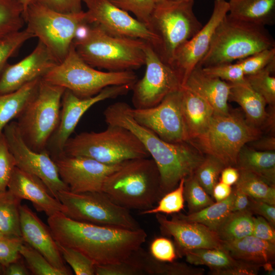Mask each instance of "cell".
I'll return each mask as SVG.
<instances>
[{
    "label": "cell",
    "instance_id": "obj_1",
    "mask_svg": "<svg viewBox=\"0 0 275 275\" xmlns=\"http://www.w3.org/2000/svg\"><path fill=\"white\" fill-rule=\"evenodd\" d=\"M47 223L57 243L79 251L96 265L126 259L147 237L142 228L133 230L81 222L62 212L48 216Z\"/></svg>",
    "mask_w": 275,
    "mask_h": 275
},
{
    "label": "cell",
    "instance_id": "obj_2",
    "mask_svg": "<svg viewBox=\"0 0 275 275\" xmlns=\"http://www.w3.org/2000/svg\"><path fill=\"white\" fill-rule=\"evenodd\" d=\"M131 108L124 102L112 104L103 112L105 121L127 129L140 140L158 169L164 194L181 179L193 174L204 157L186 143H171L160 139L134 119Z\"/></svg>",
    "mask_w": 275,
    "mask_h": 275
},
{
    "label": "cell",
    "instance_id": "obj_3",
    "mask_svg": "<svg viewBox=\"0 0 275 275\" xmlns=\"http://www.w3.org/2000/svg\"><path fill=\"white\" fill-rule=\"evenodd\" d=\"M147 43L113 35L92 23L79 29L73 45L78 56L92 67L121 71L136 70L145 65Z\"/></svg>",
    "mask_w": 275,
    "mask_h": 275
},
{
    "label": "cell",
    "instance_id": "obj_4",
    "mask_svg": "<svg viewBox=\"0 0 275 275\" xmlns=\"http://www.w3.org/2000/svg\"><path fill=\"white\" fill-rule=\"evenodd\" d=\"M102 191L116 204L140 211L154 207L163 195L158 169L151 157L123 162L106 178Z\"/></svg>",
    "mask_w": 275,
    "mask_h": 275
},
{
    "label": "cell",
    "instance_id": "obj_5",
    "mask_svg": "<svg viewBox=\"0 0 275 275\" xmlns=\"http://www.w3.org/2000/svg\"><path fill=\"white\" fill-rule=\"evenodd\" d=\"M274 47V39L265 26L233 18L228 13L217 25L207 52L196 67L232 63Z\"/></svg>",
    "mask_w": 275,
    "mask_h": 275
},
{
    "label": "cell",
    "instance_id": "obj_6",
    "mask_svg": "<svg viewBox=\"0 0 275 275\" xmlns=\"http://www.w3.org/2000/svg\"><path fill=\"white\" fill-rule=\"evenodd\" d=\"M63 154L88 157L107 165L150 157L142 143L131 131L110 124L101 132H84L70 138L64 146Z\"/></svg>",
    "mask_w": 275,
    "mask_h": 275
},
{
    "label": "cell",
    "instance_id": "obj_7",
    "mask_svg": "<svg viewBox=\"0 0 275 275\" xmlns=\"http://www.w3.org/2000/svg\"><path fill=\"white\" fill-rule=\"evenodd\" d=\"M194 0H155L149 29L158 38L155 52L171 65L178 49L203 26L195 15Z\"/></svg>",
    "mask_w": 275,
    "mask_h": 275
},
{
    "label": "cell",
    "instance_id": "obj_8",
    "mask_svg": "<svg viewBox=\"0 0 275 275\" xmlns=\"http://www.w3.org/2000/svg\"><path fill=\"white\" fill-rule=\"evenodd\" d=\"M41 78L85 98L94 96L109 86L133 85L138 76L133 70L103 72L96 70L78 56L72 43L64 60Z\"/></svg>",
    "mask_w": 275,
    "mask_h": 275
},
{
    "label": "cell",
    "instance_id": "obj_9",
    "mask_svg": "<svg viewBox=\"0 0 275 275\" xmlns=\"http://www.w3.org/2000/svg\"><path fill=\"white\" fill-rule=\"evenodd\" d=\"M26 28L62 62L68 54L79 29L88 23L86 11L64 13L38 1L30 4L24 13Z\"/></svg>",
    "mask_w": 275,
    "mask_h": 275
},
{
    "label": "cell",
    "instance_id": "obj_10",
    "mask_svg": "<svg viewBox=\"0 0 275 275\" xmlns=\"http://www.w3.org/2000/svg\"><path fill=\"white\" fill-rule=\"evenodd\" d=\"M65 89L40 80L38 90L17 121L25 143L37 152L46 150L59 122L61 100Z\"/></svg>",
    "mask_w": 275,
    "mask_h": 275
},
{
    "label": "cell",
    "instance_id": "obj_11",
    "mask_svg": "<svg viewBox=\"0 0 275 275\" xmlns=\"http://www.w3.org/2000/svg\"><path fill=\"white\" fill-rule=\"evenodd\" d=\"M57 198L63 206L62 213L73 220L128 230L141 228L130 210L116 204L102 191L65 190L58 193Z\"/></svg>",
    "mask_w": 275,
    "mask_h": 275
},
{
    "label": "cell",
    "instance_id": "obj_12",
    "mask_svg": "<svg viewBox=\"0 0 275 275\" xmlns=\"http://www.w3.org/2000/svg\"><path fill=\"white\" fill-rule=\"evenodd\" d=\"M259 134L256 127L238 115L214 113L207 129L196 139L207 155L217 158L225 167H235L241 149Z\"/></svg>",
    "mask_w": 275,
    "mask_h": 275
},
{
    "label": "cell",
    "instance_id": "obj_13",
    "mask_svg": "<svg viewBox=\"0 0 275 275\" xmlns=\"http://www.w3.org/2000/svg\"><path fill=\"white\" fill-rule=\"evenodd\" d=\"M146 70L132 87L133 108H147L158 104L169 94L182 87L178 73L164 63L148 42L145 47Z\"/></svg>",
    "mask_w": 275,
    "mask_h": 275
},
{
    "label": "cell",
    "instance_id": "obj_14",
    "mask_svg": "<svg viewBox=\"0 0 275 275\" xmlns=\"http://www.w3.org/2000/svg\"><path fill=\"white\" fill-rule=\"evenodd\" d=\"M3 133L15 159L16 167L40 178L57 199L59 191L69 190L61 180L57 166L49 152L47 150L37 152L29 147L21 134L17 122L9 123Z\"/></svg>",
    "mask_w": 275,
    "mask_h": 275
},
{
    "label": "cell",
    "instance_id": "obj_15",
    "mask_svg": "<svg viewBox=\"0 0 275 275\" xmlns=\"http://www.w3.org/2000/svg\"><path fill=\"white\" fill-rule=\"evenodd\" d=\"M133 85H115L103 89L97 95L81 98L65 89L61 100L58 125L50 137L46 147L51 158L63 154L64 146L84 114L95 104L126 94Z\"/></svg>",
    "mask_w": 275,
    "mask_h": 275
},
{
    "label": "cell",
    "instance_id": "obj_16",
    "mask_svg": "<svg viewBox=\"0 0 275 275\" xmlns=\"http://www.w3.org/2000/svg\"><path fill=\"white\" fill-rule=\"evenodd\" d=\"M182 88L166 96L157 105L147 108H131V114L140 124L164 141L171 143L189 141L182 105Z\"/></svg>",
    "mask_w": 275,
    "mask_h": 275
},
{
    "label": "cell",
    "instance_id": "obj_17",
    "mask_svg": "<svg viewBox=\"0 0 275 275\" xmlns=\"http://www.w3.org/2000/svg\"><path fill=\"white\" fill-rule=\"evenodd\" d=\"M88 23H96L115 36L136 38L149 43L154 50L158 44L157 36L144 24L108 0H84Z\"/></svg>",
    "mask_w": 275,
    "mask_h": 275
},
{
    "label": "cell",
    "instance_id": "obj_18",
    "mask_svg": "<svg viewBox=\"0 0 275 275\" xmlns=\"http://www.w3.org/2000/svg\"><path fill=\"white\" fill-rule=\"evenodd\" d=\"M61 180L73 193L100 192L106 178L122 163L107 165L93 159L62 155L52 158Z\"/></svg>",
    "mask_w": 275,
    "mask_h": 275
},
{
    "label": "cell",
    "instance_id": "obj_19",
    "mask_svg": "<svg viewBox=\"0 0 275 275\" xmlns=\"http://www.w3.org/2000/svg\"><path fill=\"white\" fill-rule=\"evenodd\" d=\"M229 9L228 2L215 0L213 11L206 24L176 51L171 67L180 76L182 86L207 52L214 32Z\"/></svg>",
    "mask_w": 275,
    "mask_h": 275
},
{
    "label": "cell",
    "instance_id": "obj_20",
    "mask_svg": "<svg viewBox=\"0 0 275 275\" xmlns=\"http://www.w3.org/2000/svg\"><path fill=\"white\" fill-rule=\"evenodd\" d=\"M155 218L161 234L173 237L178 257L191 250L223 248L216 233L201 224L182 219L174 214L169 219L163 214L156 213Z\"/></svg>",
    "mask_w": 275,
    "mask_h": 275
},
{
    "label": "cell",
    "instance_id": "obj_21",
    "mask_svg": "<svg viewBox=\"0 0 275 275\" xmlns=\"http://www.w3.org/2000/svg\"><path fill=\"white\" fill-rule=\"evenodd\" d=\"M59 63L47 47L39 41L28 56L15 64L6 65L0 76V94L15 91L41 78Z\"/></svg>",
    "mask_w": 275,
    "mask_h": 275
},
{
    "label": "cell",
    "instance_id": "obj_22",
    "mask_svg": "<svg viewBox=\"0 0 275 275\" xmlns=\"http://www.w3.org/2000/svg\"><path fill=\"white\" fill-rule=\"evenodd\" d=\"M20 226L24 242L40 253L54 267L72 274L67 268L58 244L47 226L27 205L20 207Z\"/></svg>",
    "mask_w": 275,
    "mask_h": 275
},
{
    "label": "cell",
    "instance_id": "obj_23",
    "mask_svg": "<svg viewBox=\"0 0 275 275\" xmlns=\"http://www.w3.org/2000/svg\"><path fill=\"white\" fill-rule=\"evenodd\" d=\"M7 189L20 200L30 201L38 212L48 216L62 212L61 203L53 197L42 181L37 176L15 167Z\"/></svg>",
    "mask_w": 275,
    "mask_h": 275
},
{
    "label": "cell",
    "instance_id": "obj_24",
    "mask_svg": "<svg viewBox=\"0 0 275 275\" xmlns=\"http://www.w3.org/2000/svg\"><path fill=\"white\" fill-rule=\"evenodd\" d=\"M199 95L213 108L215 113H229L230 85L217 77L205 73L196 67L182 86Z\"/></svg>",
    "mask_w": 275,
    "mask_h": 275
},
{
    "label": "cell",
    "instance_id": "obj_25",
    "mask_svg": "<svg viewBox=\"0 0 275 275\" xmlns=\"http://www.w3.org/2000/svg\"><path fill=\"white\" fill-rule=\"evenodd\" d=\"M181 105L189 140H195L207 129L214 111L203 98L184 87Z\"/></svg>",
    "mask_w": 275,
    "mask_h": 275
},
{
    "label": "cell",
    "instance_id": "obj_26",
    "mask_svg": "<svg viewBox=\"0 0 275 275\" xmlns=\"http://www.w3.org/2000/svg\"><path fill=\"white\" fill-rule=\"evenodd\" d=\"M222 246L237 260L259 265L261 267L266 263H274L275 244L253 235L233 241H222Z\"/></svg>",
    "mask_w": 275,
    "mask_h": 275
},
{
    "label": "cell",
    "instance_id": "obj_27",
    "mask_svg": "<svg viewBox=\"0 0 275 275\" xmlns=\"http://www.w3.org/2000/svg\"><path fill=\"white\" fill-rule=\"evenodd\" d=\"M229 100L238 103L243 109L246 120L253 126L261 125L266 119V102L263 97L257 93L244 81L230 83Z\"/></svg>",
    "mask_w": 275,
    "mask_h": 275
},
{
    "label": "cell",
    "instance_id": "obj_28",
    "mask_svg": "<svg viewBox=\"0 0 275 275\" xmlns=\"http://www.w3.org/2000/svg\"><path fill=\"white\" fill-rule=\"evenodd\" d=\"M228 14L235 18L266 26L275 23V0H230Z\"/></svg>",
    "mask_w": 275,
    "mask_h": 275
},
{
    "label": "cell",
    "instance_id": "obj_29",
    "mask_svg": "<svg viewBox=\"0 0 275 275\" xmlns=\"http://www.w3.org/2000/svg\"><path fill=\"white\" fill-rule=\"evenodd\" d=\"M235 167L251 172L275 186L274 150H256L244 146L238 154Z\"/></svg>",
    "mask_w": 275,
    "mask_h": 275
},
{
    "label": "cell",
    "instance_id": "obj_30",
    "mask_svg": "<svg viewBox=\"0 0 275 275\" xmlns=\"http://www.w3.org/2000/svg\"><path fill=\"white\" fill-rule=\"evenodd\" d=\"M41 79L31 81L15 91L0 94V135L5 127L17 118L35 95Z\"/></svg>",
    "mask_w": 275,
    "mask_h": 275
},
{
    "label": "cell",
    "instance_id": "obj_31",
    "mask_svg": "<svg viewBox=\"0 0 275 275\" xmlns=\"http://www.w3.org/2000/svg\"><path fill=\"white\" fill-rule=\"evenodd\" d=\"M234 198V191L232 188V193L227 199L215 202L197 212L186 215L180 212L173 214L187 221L201 224L216 232L223 221L232 212Z\"/></svg>",
    "mask_w": 275,
    "mask_h": 275
},
{
    "label": "cell",
    "instance_id": "obj_32",
    "mask_svg": "<svg viewBox=\"0 0 275 275\" xmlns=\"http://www.w3.org/2000/svg\"><path fill=\"white\" fill-rule=\"evenodd\" d=\"M253 217L248 210L230 212L216 231L218 238L229 241L252 235Z\"/></svg>",
    "mask_w": 275,
    "mask_h": 275
},
{
    "label": "cell",
    "instance_id": "obj_33",
    "mask_svg": "<svg viewBox=\"0 0 275 275\" xmlns=\"http://www.w3.org/2000/svg\"><path fill=\"white\" fill-rule=\"evenodd\" d=\"M183 256L189 264L205 265L208 267L210 271L228 268L238 261L224 248L194 249L186 251Z\"/></svg>",
    "mask_w": 275,
    "mask_h": 275
},
{
    "label": "cell",
    "instance_id": "obj_34",
    "mask_svg": "<svg viewBox=\"0 0 275 275\" xmlns=\"http://www.w3.org/2000/svg\"><path fill=\"white\" fill-rule=\"evenodd\" d=\"M21 201L8 189L0 193V231L2 233L21 237L19 212Z\"/></svg>",
    "mask_w": 275,
    "mask_h": 275
},
{
    "label": "cell",
    "instance_id": "obj_35",
    "mask_svg": "<svg viewBox=\"0 0 275 275\" xmlns=\"http://www.w3.org/2000/svg\"><path fill=\"white\" fill-rule=\"evenodd\" d=\"M141 258L145 274L150 275H203L205 270L183 262H160L154 259L142 248Z\"/></svg>",
    "mask_w": 275,
    "mask_h": 275
},
{
    "label": "cell",
    "instance_id": "obj_36",
    "mask_svg": "<svg viewBox=\"0 0 275 275\" xmlns=\"http://www.w3.org/2000/svg\"><path fill=\"white\" fill-rule=\"evenodd\" d=\"M239 172V178L235 187L251 198L275 205V186L251 172L243 170Z\"/></svg>",
    "mask_w": 275,
    "mask_h": 275
},
{
    "label": "cell",
    "instance_id": "obj_37",
    "mask_svg": "<svg viewBox=\"0 0 275 275\" xmlns=\"http://www.w3.org/2000/svg\"><path fill=\"white\" fill-rule=\"evenodd\" d=\"M24 13L18 0H0V37L22 30Z\"/></svg>",
    "mask_w": 275,
    "mask_h": 275
},
{
    "label": "cell",
    "instance_id": "obj_38",
    "mask_svg": "<svg viewBox=\"0 0 275 275\" xmlns=\"http://www.w3.org/2000/svg\"><path fill=\"white\" fill-rule=\"evenodd\" d=\"M275 70V62L264 69L253 74L245 75L250 86L263 98L267 104L275 103V77L272 75Z\"/></svg>",
    "mask_w": 275,
    "mask_h": 275
},
{
    "label": "cell",
    "instance_id": "obj_39",
    "mask_svg": "<svg viewBox=\"0 0 275 275\" xmlns=\"http://www.w3.org/2000/svg\"><path fill=\"white\" fill-rule=\"evenodd\" d=\"M184 180L185 178L181 179L175 188L164 194L158 201L156 206L141 211L140 214H173L180 212L184 207Z\"/></svg>",
    "mask_w": 275,
    "mask_h": 275
},
{
    "label": "cell",
    "instance_id": "obj_40",
    "mask_svg": "<svg viewBox=\"0 0 275 275\" xmlns=\"http://www.w3.org/2000/svg\"><path fill=\"white\" fill-rule=\"evenodd\" d=\"M140 248L126 259L95 266L96 275H143L145 274Z\"/></svg>",
    "mask_w": 275,
    "mask_h": 275
},
{
    "label": "cell",
    "instance_id": "obj_41",
    "mask_svg": "<svg viewBox=\"0 0 275 275\" xmlns=\"http://www.w3.org/2000/svg\"><path fill=\"white\" fill-rule=\"evenodd\" d=\"M184 197L188 213L197 212L215 202L200 184L194 174L185 178Z\"/></svg>",
    "mask_w": 275,
    "mask_h": 275
},
{
    "label": "cell",
    "instance_id": "obj_42",
    "mask_svg": "<svg viewBox=\"0 0 275 275\" xmlns=\"http://www.w3.org/2000/svg\"><path fill=\"white\" fill-rule=\"evenodd\" d=\"M225 166L217 158L207 155L196 169L194 175L210 196L215 185L218 182L221 173Z\"/></svg>",
    "mask_w": 275,
    "mask_h": 275
},
{
    "label": "cell",
    "instance_id": "obj_43",
    "mask_svg": "<svg viewBox=\"0 0 275 275\" xmlns=\"http://www.w3.org/2000/svg\"><path fill=\"white\" fill-rule=\"evenodd\" d=\"M20 254L25 260L31 274L35 275H69L53 266L38 251L25 242L20 246Z\"/></svg>",
    "mask_w": 275,
    "mask_h": 275
},
{
    "label": "cell",
    "instance_id": "obj_44",
    "mask_svg": "<svg viewBox=\"0 0 275 275\" xmlns=\"http://www.w3.org/2000/svg\"><path fill=\"white\" fill-rule=\"evenodd\" d=\"M33 37L26 28L0 37V76L8 59L15 54L25 41Z\"/></svg>",
    "mask_w": 275,
    "mask_h": 275
},
{
    "label": "cell",
    "instance_id": "obj_45",
    "mask_svg": "<svg viewBox=\"0 0 275 275\" xmlns=\"http://www.w3.org/2000/svg\"><path fill=\"white\" fill-rule=\"evenodd\" d=\"M57 244L63 259L76 275L95 274L96 265L89 258L75 249Z\"/></svg>",
    "mask_w": 275,
    "mask_h": 275
},
{
    "label": "cell",
    "instance_id": "obj_46",
    "mask_svg": "<svg viewBox=\"0 0 275 275\" xmlns=\"http://www.w3.org/2000/svg\"><path fill=\"white\" fill-rule=\"evenodd\" d=\"M118 8L133 13L139 21L149 29L150 17L155 0H108Z\"/></svg>",
    "mask_w": 275,
    "mask_h": 275
},
{
    "label": "cell",
    "instance_id": "obj_47",
    "mask_svg": "<svg viewBox=\"0 0 275 275\" xmlns=\"http://www.w3.org/2000/svg\"><path fill=\"white\" fill-rule=\"evenodd\" d=\"M236 62L241 66L244 75L254 74L275 62V47L262 50Z\"/></svg>",
    "mask_w": 275,
    "mask_h": 275
},
{
    "label": "cell",
    "instance_id": "obj_48",
    "mask_svg": "<svg viewBox=\"0 0 275 275\" xmlns=\"http://www.w3.org/2000/svg\"><path fill=\"white\" fill-rule=\"evenodd\" d=\"M203 71L210 76L217 77L230 83L244 81L245 75L240 64L228 63L201 68Z\"/></svg>",
    "mask_w": 275,
    "mask_h": 275
},
{
    "label": "cell",
    "instance_id": "obj_49",
    "mask_svg": "<svg viewBox=\"0 0 275 275\" xmlns=\"http://www.w3.org/2000/svg\"><path fill=\"white\" fill-rule=\"evenodd\" d=\"M149 254L160 262H173L178 257L174 242L167 237L154 238L149 247Z\"/></svg>",
    "mask_w": 275,
    "mask_h": 275
},
{
    "label": "cell",
    "instance_id": "obj_50",
    "mask_svg": "<svg viewBox=\"0 0 275 275\" xmlns=\"http://www.w3.org/2000/svg\"><path fill=\"white\" fill-rule=\"evenodd\" d=\"M15 167V159L2 133L0 135V193L7 190L8 183Z\"/></svg>",
    "mask_w": 275,
    "mask_h": 275
},
{
    "label": "cell",
    "instance_id": "obj_51",
    "mask_svg": "<svg viewBox=\"0 0 275 275\" xmlns=\"http://www.w3.org/2000/svg\"><path fill=\"white\" fill-rule=\"evenodd\" d=\"M23 242L22 237L10 236L0 239V267L3 268L22 257L19 251Z\"/></svg>",
    "mask_w": 275,
    "mask_h": 275
},
{
    "label": "cell",
    "instance_id": "obj_52",
    "mask_svg": "<svg viewBox=\"0 0 275 275\" xmlns=\"http://www.w3.org/2000/svg\"><path fill=\"white\" fill-rule=\"evenodd\" d=\"M261 268L259 265L238 260L234 265L219 270L210 271L211 275H257Z\"/></svg>",
    "mask_w": 275,
    "mask_h": 275
},
{
    "label": "cell",
    "instance_id": "obj_53",
    "mask_svg": "<svg viewBox=\"0 0 275 275\" xmlns=\"http://www.w3.org/2000/svg\"><path fill=\"white\" fill-rule=\"evenodd\" d=\"M248 210L266 219L275 227V205L249 197Z\"/></svg>",
    "mask_w": 275,
    "mask_h": 275
},
{
    "label": "cell",
    "instance_id": "obj_54",
    "mask_svg": "<svg viewBox=\"0 0 275 275\" xmlns=\"http://www.w3.org/2000/svg\"><path fill=\"white\" fill-rule=\"evenodd\" d=\"M252 235L259 239L275 244L274 227L262 216L253 217Z\"/></svg>",
    "mask_w": 275,
    "mask_h": 275
},
{
    "label": "cell",
    "instance_id": "obj_55",
    "mask_svg": "<svg viewBox=\"0 0 275 275\" xmlns=\"http://www.w3.org/2000/svg\"><path fill=\"white\" fill-rule=\"evenodd\" d=\"M56 11L64 13L79 12L84 0H36Z\"/></svg>",
    "mask_w": 275,
    "mask_h": 275
},
{
    "label": "cell",
    "instance_id": "obj_56",
    "mask_svg": "<svg viewBox=\"0 0 275 275\" xmlns=\"http://www.w3.org/2000/svg\"><path fill=\"white\" fill-rule=\"evenodd\" d=\"M22 257L3 268V275H29L31 274Z\"/></svg>",
    "mask_w": 275,
    "mask_h": 275
},
{
    "label": "cell",
    "instance_id": "obj_57",
    "mask_svg": "<svg viewBox=\"0 0 275 275\" xmlns=\"http://www.w3.org/2000/svg\"><path fill=\"white\" fill-rule=\"evenodd\" d=\"M233 189L234 191V198L232 212L248 210L249 197L245 193L235 186Z\"/></svg>",
    "mask_w": 275,
    "mask_h": 275
},
{
    "label": "cell",
    "instance_id": "obj_58",
    "mask_svg": "<svg viewBox=\"0 0 275 275\" xmlns=\"http://www.w3.org/2000/svg\"><path fill=\"white\" fill-rule=\"evenodd\" d=\"M239 176V172L235 167H225L221 173L219 181L232 186L237 182Z\"/></svg>",
    "mask_w": 275,
    "mask_h": 275
},
{
    "label": "cell",
    "instance_id": "obj_59",
    "mask_svg": "<svg viewBox=\"0 0 275 275\" xmlns=\"http://www.w3.org/2000/svg\"><path fill=\"white\" fill-rule=\"evenodd\" d=\"M232 191L231 186L219 181L214 186L211 196L215 202H220L227 199Z\"/></svg>",
    "mask_w": 275,
    "mask_h": 275
},
{
    "label": "cell",
    "instance_id": "obj_60",
    "mask_svg": "<svg viewBox=\"0 0 275 275\" xmlns=\"http://www.w3.org/2000/svg\"><path fill=\"white\" fill-rule=\"evenodd\" d=\"M273 263H266L263 264L262 266L265 271L267 272L268 274H274V269L273 267Z\"/></svg>",
    "mask_w": 275,
    "mask_h": 275
},
{
    "label": "cell",
    "instance_id": "obj_61",
    "mask_svg": "<svg viewBox=\"0 0 275 275\" xmlns=\"http://www.w3.org/2000/svg\"><path fill=\"white\" fill-rule=\"evenodd\" d=\"M18 1L20 2V3L23 6L24 9V11H25L28 6L30 4H31L32 3H33L34 1L36 0H18Z\"/></svg>",
    "mask_w": 275,
    "mask_h": 275
},
{
    "label": "cell",
    "instance_id": "obj_62",
    "mask_svg": "<svg viewBox=\"0 0 275 275\" xmlns=\"http://www.w3.org/2000/svg\"><path fill=\"white\" fill-rule=\"evenodd\" d=\"M8 236H10V235H6V234H4V233H2V232L0 231V239H2V238H5V237H7Z\"/></svg>",
    "mask_w": 275,
    "mask_h": 275
},
{
    "label": "cell",
    "instance_id": "obj_63",
    "mask_svg": "<svg viewBox=\"0 0 275 275\" xmlns=\"http://www.w3.org/2000/svg\"><path fill=\"white\" fill-rule=\"evenodd\" d=\"M0 275H3V270L1 267H0Z\"/></svg>",
    "mask_w": 275,
    "mask_h": 275
},
{
    "label": "cell",
    "instance_id": "obj_64",
    "mask_svg": "<svg viewBox=\"0 0 275 275\" xmlns=\"http://www.w3.org/2000/svg\"><path fill=\"white\" fill-rule=\"evenodd\" d=\"M175 1H181V0H175Z\"/></svg>",
    "mask_w": 275,
    "mask_h": 275
}]
</instances>
